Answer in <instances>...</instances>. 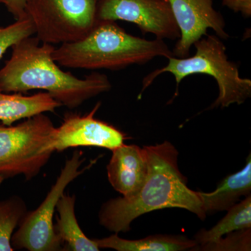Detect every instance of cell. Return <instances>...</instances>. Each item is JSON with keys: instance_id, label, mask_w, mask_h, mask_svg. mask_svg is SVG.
<instances>
[{"instance_id": "obj_7", "label": "cell", "mask_w": 251, "mask_h": 251, "mask_svg": "<svg viewBox=\"0 0 251 251\" xmlns=\"http://www.w3.org/2000/svg\"><path fill=\"white\" fill-rule=\"evenodd\" d=\"M82 157V151L75 150L66 161L44 201L35 210L27 211L11 237L14 250L63 251L62 242L54 230L53 216L59 198L67 186L86 170L80 169L84 161Z\"/></svg>"}, {"instance_id": "obj_20", "label": "cell", "mask_w": 251, "mask_h": 251, "mask_svg": "<svg viewBox=\"0 0 251 251\" xmlns=\"http://www.w3.org/2000/svg\"><path fill=\"white\" fill-rule=\"evenodd\" d=\"M222 4L245 18L251 16V0H221Z\"/></svg>"}, {"instance_id": "obj_19", "label": "cell", "mask_w": 251, "mask_h": 251, "mask_svg": "<svg viewBox=\"0 0 251 251\" xmlns=\"http://www.w3.org/2000/svg\"><path fill=\"white\" fill-rule=\"evenodd\" d=\"M216 242L196 246L193 251H229L251 250V228L241 229L227 234Z\"/></svg>"}, {"instance_id": "obj_5", "label": "cell", "mask_w": 251, "mask_h": 251, "mask_svg": "<svg viewBox=\"0 0 251 251\" xmlns=\"http://www.w3.org/2000/svg\"><path fill=\"white\" fill-rule=\"evenodd\" d=\"M55 128L44 113L16 126L0 125V176L36 177L55 151Z\"/></svg>"}, {"instance_id": "obj_13", "label": "cell", "mask_w": 251, "mask_h": 251, "mask_svg": "<svg viewBox=\"0 0 251 251\" xmlns=\"http://www.w3.org/2000/svg\"><path fill=\"white\" fill-rule=\"evenodd\" d=\"M62 105L46 92L32 96L0 92V121L3 125L11 126L18 120L54 112Z\"/></svg>"}, {"instance_id": "obj_23", "label": "cell", "mask_w": 251, "mask_h": 251, "mask_svg": "<svg viewBox=\"0 0 251 251\" xmlns=\"http://www.w3.org/2000/svg\"><path fill=\"white\" fill-rule=\"evenodd\" d=\"M2 3V4H4V0H0V4Z\"/></svg>"}, {"instance_id": "obj_15", "label": "cell", "mask_w": 251, "mask_h": 251, "mask_svg": "<svg viewBox=\"0 0 251 251\" xmlns=\"http://www.w3.org/2000/svg\"><path fill=\"white\" fill-rule=\"evenodd\" d=\"M99 249H111L117 251H183L191 250L198 246L196 240L184 236H150L137 240L122 239L118 234L103 239H94Z\"/></svg>"}, {"instance_id": "obj_11", "label": "cell", "mask_w": 251, "mask_h": 251, "mask_svg": "<svg viewBox=\"0 0 251 251\" xmlns=\"http://www.w3.org/2000/svg\"><path fill=\"white\" fill-rule=\"evenodd\" d=\"M107 166L109 182L124 197L139 191L148 174V158L144 147L125 144L112 150Z\"/></svg>"}, {"instance_id": "obj_17", "label": "cell", "mask_w": 251, "mask_h": 251, "mask_svg": "<svg viewBox=\"0 0 251 251\" xmlns=\"http://www.w3.org/2000/svg\"><path fill=\"white\" fill-rule=\"evenodd\" d=\"M27 211L25 202L20 196L0 201V251H14L11 237Z\"/></svg>"}, {"instance_id": "obj_14", "label": "cell", "mask_w": 251, "mask_h": 251, "mask_svg": "<svg viewBox=\"0 0 251 251\" xmlns=\"http://www.w3.org/2000/svg\"><path fill=\"white\" fill-rule=\"evenodd\" d=\"M75 196L63 194L57 202L59 214L54 230L62 244L63 251H100L93 239H89L81 229L75 213Z\"/></svg>"}, {"instance_id": "obj_8", "label": "cell", "mask_w": 251, "mask_h": 251, "mask_svg": "<svg viewBox=\"0 0 251 251\" xmlns=\"http://www.w3.org/2000/svg\"><path fill=\"white\" fill-rule=\"evenodd\" d=\"M97 21L135 24L156 39L178 40L180 32L168 0H97Z\"/></svg>"}, {"instance_id": "obj_4", "label": "cell", "mask_w": 251, "mask_h": 251, "mask_svg": "<svg viewBox=\"0 0 251 251\" xmlns=\"http://www.w3.org/2000/svg\"><path fill=\"white\" fill-rule=\"evenodd\" d=\"M196 53L191 57L168 58L166 66L156 69L144 77L139 94L148 89L157 77L163 73H170L175 77L178 92L180 82L185 77L195 74H205L215 79L219 95L210 108H227L232 104L241 105L251 97V80L240 76L239 67L228 59L226 47L219 36H203L194 45Z\"/></svg>"}, {"instance_id": "obj_16", "label": "cell", "mask_w": 251, "mask_h": 251, "mask_svg": "<svg viewBox=\"0 0 251 251\" xmlns=\"http://www.w3.org/2000/svg\"><path fill=\"white\" fill-rule=\"evenodd\" d=\"M227 215L212 228L201 229L195 236L198 245L216 242L225 234L234 231L251 228V196H247L239 204L227 210Z\"/></svg>"}, {"instance_id": "obj_21", "label": "cell", "mask_w": 251, "mask_h": 251, "mask_svg": "<svg viewBox=\"0 0 251 251\" xmlns=\"http://www.w3.org/2000/svg\"><path fill=\"white\" fill-rule=\"evenodd\" d=\"M27 1V0H4V4L15 19L18 20L27 16L25 12Z\"/></svg>"}, {"instance_id": "obj_1", "label": "cell", "mask_w": 251, "mask_h": 251, "mask_svg": "<svg viewBox=\"0 0 251 251\" xmlns=\"http://www.w3.org/2000/svg\"><path fill=\"white\" fill-rule=\"evenodd\" d=\"M148 174L139 191L128 197L113 198L104 203L99 213L100 224L119 234L130 230V224L151 211L180 208L191 211L201 220L206 218L198 192L187 186V179L178 166L176 149L168 141L145 146Z\"/></svg>"}, {"instance_id": "obj_12", "label": "cell", "mask_w": 251, "mask_h": 251, "mask_svg": "<svg viewBox=\"0 0 251 251\" xmlns=\"http://www.w3.org/2000/svg\"><path fill=\"white\" fill-rule=\"evenodd\" d=\"M251 155L246 166L240 171L225 178L215 191L211 193L198 192L203 209L207 213L227 211L241 197L250 196L251 191Z\"/></svg>"}, {"instance_id": "obj_2", "label": "cell", "mask_w": 251, "mask_h": 251, "mask_svg": "<svg viewBox=\"0 0 251 251\" xmlns=\"http://www.w3.org/2000/svg\"><path fill=\"white\" fill-rule=\"evenodd\" d=\"M54 49L32 36L15 44L11 57L0 69V92L45 91L62 105L74 109L111 90V82L104 74L92 73L78 78L64 72L52 58Z\"/></svg>"}, {"instance_id": "obj_10", "label": "cell", "mask_w": 251, "mask_h": 251, "mask_svg": "<svg viewBox=\"0 0 251 251\" xmlns=\"http://www.w3.org/2000/svg\"><path fill=\"white\" fill-rule=\"evenodd\" d=\"M100 106L99 102L87 115H67L62 125L54 130V151L77 147H97L112 151L125 144V133L94 117Z\"/></svg>"}, {"instance_id": "obj_18", "label": "cell", "mask_w": 251, "mask_h": 251, "mask_svg": "<svg viewBox=\"0 0 251 251\" xmlns=\"http://www.w3.org/2000/svg\"><path fill=\"white\" fill-rule=\"evenodd\" d=\"M35 34L34 25L27 16L6 26L0 27V59L9 48H12L20 41Z\"/></svg>"}, {"instance_id": "obj_6", "label": "cell", "mask_w": 251, "mask_h": 251, "mask_svg": "<svg viewBox=\"0 0 251 251\" xmlns=\"http://www.w3.org/2000/svg\"><path fill=\"white\" fill-rule=\"evenodd\" d=\"M97 0H27L25 12L41 43L80 40L97 22Z\"/></svg>"}, {"instance_id": "obj_9", "label": "cell", "mask_w": 251, "mask_h": 251, "mask_svg": "<svg viewBox=\"0 0 251 251\" xmlns=\"http://www.w3.org/2000/svg\"><path fill=\"white\" fill-rule=\"evenodd\" d=\"M180 37L172 50L173 57L184 58L196 41L208 34V29L220 39H228L224 16L213 6L212 0H168Z\"/></svg>"}, {"instance_id": "obj_22", "label": "cell", "mask_w": 251, "mask_h": 251, "mask_svg": "<svg viewBox=\"0 0 251 251\" xmlns=\"http://www.w3.org/2000/svg\"><path fill=\"white\" fill-rule=\"evenodd\" d=\"M4 178L1 177V176H0V186H1V184H2L3 181H4Z\"/></svg>"}, {"instance_id": "obj_3", "label": "cell", "mask_w": 251, "mask_h": 251, "mask_svg": "<svg viewBox=\"0 0 251 251\" xmlns=\"http://www.w3.org/2000/svg\"><path fill=\"white\" fill-rule=\"evenodd\" d=\"M52 55L64 67L116 71L173 53L164 40H147L128 34L116 21H97L82 39L61 44Z\"/></svg>"}]
</instances>
